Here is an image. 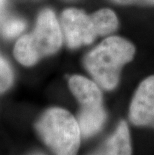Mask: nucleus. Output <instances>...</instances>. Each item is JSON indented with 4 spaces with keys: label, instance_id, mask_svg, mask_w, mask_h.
Instances as JSON below:
<instances>
[{
    "label": "nucleus",
    "instance_id": "nucleus-1",
    "mask_svg": "<svg viewBox=\"0 0 154 155\" xmlns=\"http://www.w3.org/2000/svg\"><path fill=\"white\" fill-rule=\"evenodd\" d=\"M135 54V46L125 38L109 36L93 48L84 59V66L94 81L105 90L119 82L120 71Z\"/></svg>",
    "mask_w": 154,
    "mask_h": 155
},
{
    "label": "nucleus",
    "instance_id": "nucleus-2",
    "mask_svg": "<svg viewBox=\"0 0 154 155\" xmlns=\"http://www.w3.org/2000/svg\"><path fill=\"white\" fill-rule=\"evenodd\" d=\"M62 39L61 25L54 12L44 9L38 15L34 30L16 42L14 55L21 64L31 66L41 58L56 53L62 45Z\"/></svg>",
    "mask_w": 154,
    "mask_h": 155
},
{
    "label": "nucleus",
    "instance_id": "nucleus-3",
    "mask_svg": "<svg viewBox=\"0 0 154 155\" xmlns=\"http://www.w3.org/2000/svg\"><path fill=\"white\" fill-rule=\"evenodd\" d=\"M36 129L56 155H76L81 132L77 119L67 110L58 107L46 110L36 123Z\"/></svg>",
    "mask_w": 154,
    "mask_h": 155
},
{
    "label": "nucleus",
    "instance_id": "nucleus-4",
    "mask_svg": "<svg viewBox=\"0 0 154 155\" xmlns=\"http://www.w3.org/2000/svg\"><path fill=\"white\" fill-rule=\"evenodd\" d=\"M61 29L70 48L90 44L97 37L91 16L77 8H68L62 12Z\"/></svg>",
    "mask_w": 154,
    "mask_h": 155
},
{
    "label": "nucleus",
    "instance_id": "nucleus-5",
    "mask_svg": "<svg viewBox=\"0 0 154 155\" xmlns=\"http://www.w3.org/2000/svg\"><path fill=\"white\" fill-rule=\"evenodd\" d=\"M129 119L136 126L154 128V75L144 79L136 89L129 108Z\"/></svg>",
    "mask_w": 154,
    "mask_h": 155
},
{
    "label": "nucleus",
    "instance_id": "nucleus-6",
    "mask_svg": "<svg viewBox=\"0 0 154 155\" xmlns=\"http://www.w3.org/2000/svg\"><path fill=\"white\" fill-rule=\"evenodd\" d=\"M69 88L81 107L102 105V93L95 81L81 75H73L69 79Z\"/></svg>",
    "mask_w": 154,
    "mask_h": 155
},
{
    "label": "nucleus",
    "instance_id": "nucleus-7",
    "mask_svg": "<svg viewBox=\"0 0 154 155\" xmlns=\"http://www.w3.org/2000/svg\"><path fill=\"white\" fill-rule=\"evenodd\" d=\"M130 133L125 121H120L116 130L91 155H131Z\"/></svg>",
    "mask_w": 154,
    "mask_h": 155
},
{
    "label": "nucleus",
    "instance_id": "nucleus-8",
    "mask_svg": "<svg viewBox=\"0 0 154 155\" xmlns=\"http://www.w3.org/2000/svg\"><path fill=\"white\" fill-rule=\"evenodd\" d=\"M106 111L103 105L94 107H81L78 114V124L83 137H91L102 129L106 121Z\"/></svg>",
    "mask_w": 154,
    "mask_h": 155
},
{
    "label": "nucleus",
    "instance_id": "nucleus-9",
    "mask_svg": "<svg viewBox=\"0 0 154 155\" xmlns=\"http://www.w3.org/2000/svg\"><path fill=\"white\" fill-rule=\"evenodd\" d=\"M97 36L109 35L118 27L116 14L108 8H102L90 15Z\"/></svg>",
    "mask_w": 154,
    "mask_h": 155
},
{
    "label": "nucleus",
    "instance_id": "nucleus-10",
    "mask_svg": "<svg viewBox=\"0 0 154 155\" xmlns=\"http://www.w3.org/2000/svg\"><path fill=\"white\" fill-rule=\"evenodd\" d=\"M13 81V73L10 65L2 56H0V93L11 86Z\"/></svg>",
    "mask_w": 154,
    "mask_h": 155
},
{
    "label": "nucleus",
    "instance_id": "nucleus-11",
    "mask_svg": "<svg viewBox=\"0 0 154 155\" xmlns=\"http://www.w3.org/2000/svg\"><path fill=\"white\" fill-rule=\"evenodd\" d=\"M25 28V22L21 19L12 18L4 23L2 27V32L4 36L8 38L15 37L21 33Z\"/></svg>",
    "mask_w": 154,
    "mask_h": 155
},
{
    "label": "nucleus",
    "instance_id": "nucleus-12",
    "mask_svg": "<svg viewBox=\"0 0 154 155\" xmlns=\"http://www.w3.org/2000/svg\"><path fill=\"white\" fill-rule=\"evenodd\" d=\"M118 4L130 5V4H138V5H154V0H113Z\"/></svg>",
    "mask_w": 154,
    "mask_h": 155
},
{
    "label": "nucleus",
    "instance_id": "nucleus-13",
    "mask_svg": "<svg viewBox=\"0 0 154 155\" xmlns=\"http://www.w3.org/2000/svg\"><path fill=\"white\" fill-rule=\"evenodd\" d=\"M6 5H7V0H0V19L4 15Z\"/></svg>",
    "mask_w": 154,
    "mask_h": 155
}]
</instances>
